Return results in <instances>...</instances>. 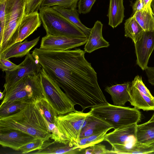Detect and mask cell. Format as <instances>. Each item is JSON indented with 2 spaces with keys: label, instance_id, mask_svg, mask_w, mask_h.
I'll list each match as a JSON object with an SVG mask.
<instances>
[{
  "label": "cell",
  "instance_id": "1",
  "mask_svg": "<svg viewBox=\"0 0 154 154\" xmlns=\"http://www.w3.org/2000/svg\"><path fill=\"white\" fill-rule=\"evenodd\" d=\"M80 48L64 51L36 48L32 54L49 75L75 104L86 108L108 103L98 84L97 73Z\"/></svg>",
  "mask_w": 154,
  "mask_h": 154
},
{
  "label": "cell",
  "instance_id": "2",
  "mask_svg": "<svg viewBox=\"0 0 154 154\" xmlns=\"http://www.w3.org/2000/svg\"><path fill=\"white\" fill-rule=\"evenodd\" d=\"M13 130L46 140L50 139L51 133L48 122L37 100L26 103L23 109L14 114L0 118V132Z\"/></svg>",
  "mask_w": 154,
  "mask_h": 154
},
{
  "label": "cell",
  "instance_id": "3",
  "mask_svg": "<svg viewBox=\"0 0 154 154\" xmlns=\"http://www.w3.org/2000/svg\"><path fill=\"white\" fill-rule=\"evenodd\" d=\"M39 11L47 35L88 38L79 28L52 7H41Z\"/></svg>",
  "mask_w": 154,
  "mask_h": 154
},
{
  "label": "cell",
  "instance_id": "4",
  "mask_svg": "<svg viewBox=\"0 0 154 154\" xmlns=\"http://www.w3.org/2000/svg\"><path fill=\"white\" fill-rule=\"evenodd\" d=\"M93 116L110 124L115 129L141 121V113L134 108L107 104L91 108Z\"/></svg>",
  "mask_w": 154,
  "mask_h": 154
},
{
  "label": "cell",
  "instance_id": "5",
  "mask_svg": "<svg viewBox=\"0 0 154 154\" xmlns=\"http://www.w3.org/2000/svg\"><path fill=\"white\" fill-rule=\"evenodd\" d=\"M92 114L90 110L86 113L82 111H76L58 115L54 123L58 128L61 142L65 144L69 143L78 148L84 123Z\"/></svg>",
  "mask_w": 154,
  "mask_h": 154
},
{
  "label": "cell",
  "instance_id": "6",
  "mask_svg": "<svg viewBox=\"0 0 154 154\" xmlns=\"http://www.w3.org/2000/svg\"><path fill=\"white\" fill-rule=\"evenodd\" d=\"M5 1V24L2 39L0 43V54L15 43L18 27L25 14V0Z\"/></svg>",
  "mask_w": 154,
  "mask_h": 154
},
{
  "label": "cell",
  "instance_id": "7",
  "mask_svg": "<svg viewBox=\"0 0 154 154\" xmlns=\"http://www.w3.org/2000/svg\"><path fill=\"white\" fill-rule=\"evenodd\" d=\"M5 92L0 105L14 101L27 103L44 97L39 74L23 78Z\"/></svg>",
  "mask_w": 154,
  "mask_h": 154
},
{
  "label": "cell",
  "instance_id": "8",
  "mask_svg": "<svg viewBox=\"0 0 154 154\" xmlns=\"http://www.w3.org/2000/svg\"><path fill=\"white\" fill-rule=\"evenodd\" d=\"M39 75L44 97L58 115L76 111L75 104L42 67Z\"/></svg>",
  "mask_w": 154,
  "mask_h": 154
},
{
  "label": "cell",
  "instance_id": "9",
  "mask_svg": "<svg viewBox=\"0 0 154 154\" xmlns=\"http://www.w3.org/2000/svg\"><path fill=\"white\" fill-rule=\"evenodd\" d=\"M137 124L119 127L106 134L104 141L112 146L114 154H124L136 142Z\"/></svg>",
  "mask_w": 154,
  "mask_h": 154
},
{
  "label": "cell",
  "instance_id": "10",
  "mask_svg": "<svg viewBox=\"0 0 154 154\" xmlns=\"http://www.w3.org/2000/svg\"><path fill=\"white\" fill-rule=\"evenodd\" d=\"M20 64V68L13 71L5 72V82L3 86L5 92L23 78L29 75L39 74L42 68L38 61L30 53L26 55Z\"/></svg>",
  "mask_w": 154,
  "mask_h": 154
},
{
  "label": "cell",
  "instance_id": "11",
  "mask_svg": "<svg viewBox=\"0 0 154 154\" xmlns=\"http://www.w3.org/2000/svg\"><path fill=\"white\" fill-rule=\"evenodd\" d=\"M88 38L72 37L47 35L42 38L40 48L56 51L70 50L85 44Z\"/></svg>",
  "mask_w": 154,
  "mask_h": 154
},
{
  "label": "cell",
  "instance_id": "12",
  "mask_svg": "<svg viewBox=\"0 0 154 154\" xmlns=\"http://www.w3.org/2000/svg\"><path fill=\"white\" fill-rule=\"evenodd\" d=\"M134 45L137 64L145 70L148 66L149 58L154 50V31H144L141 38Z\"/></svg>",
  "mask_w": 154,
  "mask_h": 154
},
{
  "label": "cell",
  "instance_id": "13",
  "mask_svg": "<svg viewBox=\"0 0 154 154\" xmlns=\"http://www.w3.org/2000/svg\"><path fill=\"white\" fill-rule=\"evenodd\" d=\"M36 138L18 131L0 132V144L3 147L19 151L21 147L31 142Z\"/></svg>",
  "mask_w": 154,
  "mask_h": 154
},
{
  "label": "cell",
  "instance_id": "14",
  "mask_svg": "<svg viewBox=\"0 0 154 154\" xmlns=\"http://www.w3.org/2000/svg\"><path fill=\"white\" fill-rule=\"evenodd\" d=\"M42 23L38 12L25 14L17 30L15 43L22 42L36 31Z\"/></svg>",
  "mask_w": 154,
  "mask_h": 154
},
{
  "label": "cell",
  "instance_id": "15",
  "mask_svg": "<svg viewBox=\"0 0 154 154\" xmlns=\"http://www.w3.org/2000/svg\"><path fill=\"white\" fill-rule=\"evenodd\" d=\"M103 24L99 20L95 22L91 28L88 41L85 45L84 51L91 53L94 51L102 48H107L109 44L103 37L102 28Z\"/></svg>",
  "mask_w": 154,
  "mask_h": 154
},
{
  "label": "cell",
  "instance_id": "16",
  "mask_svg": "<svg viewBox=\"0 0 154 154\" xmlns=\"http://www.w3.org/2000/svg\"><path fill=\"white\" fill-rule=\"evenodd\" d=\"M40 36L28 41L27 40L23 42H18L11 46L4 52L0 54V57L6 59L11 58L21 57L28 54L30 50L38 43Z\"/></svg>",
  "mask_w": 154,
  "mask_h": 154
},
{
  "label": "cell",
  "instance_id": "17",
  "mask_svg": "<svg viewBox=\"0 0 154 154\" xmlns=\"http://www.w3.org/2000/svg\"><path fill=\"white\" fill-rule=\"evenodd\" d=\"M81 150L77 146L69 143H62L50 140L45 141L41 149L33 153V154H74Z\"/></svg>",
  "mask_w": 154,
  "mask_h": 154
},
{
  "label": "cell",
  "instance_id": "18",
  "mask_svg": "<svg viewBox=\"0 0 154 154\" xmlns=\"http://www.w3.org/2000/svg\"><path fill=\"white\" fill-rule=\"evenodd\" d=\"M131 85V82H126L107 87L105 90L110 95L113 105L124 106L125 104L130 101L129 90Z\"/></svg>",
  "mask_w": 154,
  "mask_h": 154
},
{
  "label": "cell",
  "instance_id": "19",
  "mask_svg": "<svg viewBox=\"0 0 154 154\" xmlns=\"http://www.w3.org/2000/svg\"><path fill=\"white\" fill-rule=\"evenodd\" d=\"M131 105L138 109L154 110V98H151L131 85L129 90Z\"/></svg>",
  "mask_w": 154,
  "mask_h": 154
},
{
  "label": "cell",
  "instance_id": "20",
  "mask_svg": "<svg viewBox=\"0 0 154 154\" xmlns=\"http://www.w3.org/2000/svg\"><path fill=\"white\" fill-rule=\"evenodd\" d=\"M112 128L113 127L110 124L92 114L87 124L82 130L80 138L88 137Z\"/></svg>",
  "mask_w": 154,
  "mask_h": 154
},
{
  "label": "cell",
  "instance_id": "21",
  "mask_svg": "<svg viewBox=\"0 0 154 154\" xmlns=\"http://www.w3.org/2000/svg\"><path fill=\"white\" fill-rule=\"evenodd\" d=\"M124 10L123 0H109L107 15L109 25L114 28L120 25L125 17Z\"/></svg>",
  "mask_w": 154,
  "mask_h": 154
},
{
  "label": "cell",
  "instance_id": "22",
  "mask_svg": "<svg viewBox=\"0 0 154 154\" xmlns=\"http://www.w3.org/2000/svg\"><path fill=\"white\" fill-rule=\"evenodd\" d=\"M136 137L137 141L144 143L154 142V120L149 119L143 123L137 124Z\"/></svg>",
  "mask_w": 154,
  "mask_h": 154
},
{
  "label": "cell",
  "instance_id": "23",
  "mask_svg": "<svg viewBox=\"0 0 154 154\" xmlns=\"http://www.w3.org/2000/svg\"><path fill=\"white\" fill-rule=\"evenodd\" d=\"M83 31L88 38L91 28H88L81 22L79 12L76 8H67L58 6L52 7Z\"/></svg>",
  "mask_w": 154,
  "mask_h": 154
},
{
  "label": "cell",
  "instance_id": "24",
  "mask_svg": "<svg viewBox=\"0 0 154 154\" xmlns=\"http://www.w3.org/2000/svg\"><path fill=\"white\" fill-rule=\"evenodd\" d=\"M132 16L144 31H154V13L151 6L136 12Z\"/></svg>",
  "mask_w": 154,
  "mask_h": 154
},
{
  "label": "cell",
  "instance_id": "25",
  "mask_svg": "<svg viewBox=\"0 0 154 154\" xmlns=\"http://www.w3.org/2000/svg\"><path fill=\"white\" fill-rule=\"evenodd\" d=\"M124 29L125 36L131 38L134 43L141 38L144 31L133 16L125 20Z\"/></svg>",
  "mask_w": 154,
  "mask_h": 154
},
{
  "label": "cell",
  "instance_id": "26",
  "mask_svg": "<svg viewBox=\"0 0 154 154\" xmlns=\"http://www.w3.org/2000/svg\"><path fill=\"white\" fill-rule=\"evenodd\" d=\"M37 102L47 122L54 123L55 118L58 115L47 100L43 97L37 99Z\"/></svg>",
  "mask_w": 154,
  "mask_h": 154
},
{
  "label": "cell",
  "instance_id": "27",
  "mask_svg": "<svg viewBox=\"0 0 154 154\" xmlns=\"http://www.w3.org/2000/svg\"><path fill=\"white\" fill-rule=\"evenodd\" d=\"M26 104L20 101H14L0 105V118L8 116L17 112L24 107Z\"/></svg>",
  "mask_w": 154,
  "mask_h": 154
},
{
  "label": "cell",
  "instance_id": "28",
  "mask_svg": "<svg viewBox=\"0 0 154 154\" xmlns=\"http://www.w3.org/2000/svg\"><path fill=\"white\" fill-rule=\"evenodd\" d=\"M154 152V142L150 144H144L137 142L124 154H143Z\"/></svg>",
  "mask_w": 154,
  "mask_h": 154
},
{
  "label": "cell",
  "instance_id": "29",
  "mask_svg": "<svg viewBox=\"0 0 154 154\" xmlns=\"http://www.w3.org/2000/svg\"><path fill=\"white\" fill-rule=\"evenodd\" d=\"M79 0H44L41 7L58 6L67 8H76Z\"/></svg>",
  "mask_w": 154,
  "mask_h": 154
},
{
  "label": "cell",
  "instance_id": "30",
  "mask_svg": "<svg viewBox=\"0 0 154 154\" xmlns=\"http://www.w3.org/2000/svg\"><path fill=\"white\" fill-rule=\"evenodd\" d=\"M45 139L37 138L31 142L21 147L19 149L22 154L29 153L30 152L40 149L44 142Z\"/></svg>",
  "mask_w": 154,
  "mask_h": 154
},
{
  "label": "cell",
  "instance_id": "31",
  "mask_svg": "<svg viewBox=\"0 0 154 154\" xmlns=\"http://www.w3.org/2000/svg\"><path fill=\"white\" fill-rule=\"evenodd\" d=\"M44 0H25V14L38 12Z\"/></svg>",
  "mask_w": 154,
  "mask_h": 154
},
{
  "label": "cell",
  "instance_id": "32",
  "mask_svg": "<svg viewBox=\"0 0 154 154\" xmlns=\"http://www.w3.org/2000/svg\"><path fill=\"white\" fill-rule=\"evenodd\" d=\"M86 154H113L112 150L107 149L105 145L98 143L87 148L85 149Z\"/></svg>",
  "mask_w": 154,
  "mask_h": 154
},
{
  "label": "cell",
  "instance_id": "33",
  "mask_svg": "<svg viewBox=\"0 0 154 154\" xmlns=\"http://www.w3.org/2000/svg\"><path fill=\"white\" fill-rule=\"evenodd\" d=\"M131 85L149 97L154 98L143 83L141 76L136 75L131 83Z\"/></svg>",
  "mask_w": 154,
  "mask_h": 154
},
{
  "label": "cell",
  "instance_id": "34",
  "mask_svg": "<svg viewBox=\"0 0 154 154\" xmlns=\"http://www.w3.org/2000/svg\"><path fill=\"white\" fill-rule=\"evenodd\" d=\"M96 0H79L78 11L79 14H86L91 10Z\"/></svg>",
  "mask_w": 154,
  "mask_h": 154
},
{
  "label": "cell",
  "instance_id": "35",
  "mask_svg": "<svg viewBox=\"0 0 154 154\" xmlns=\"http://www.w3.org/2000/svg\"><path fill=\"white\" fill-rule=\"evenodd\" d=\"M108 131H105L88 137L87 148L103 141Z\"/></svg>",
  "mask_w": 154,
  "mask_h": 154
},
{
  "label": "cell",
  "instance_id": "36",
  "mask_svg": "<svg viewBox=\"0 0 154 154\" xmlns=\"http://www.w3.org/2000/svg\"><path fill=\"white\" fill-rule=\"evenodd\" d=\"M21 67L20 64L17 65L8 59L0 57V68L2 71H12Z\"/></svg>",
  "mask_w": 154,
  "mask_h": 154
},
{
  "label": "cell",
  "instance_id": "37",
  "mask_svg": "<svg viewBox=\"0 0 154 154\" xmlns=\"http://www.w3.org/2000/svg\"><path fill=\"white\" fill-rule=\"evenodd\" d=\"M5 0H0V41L2 42L4 32L5 19Z\"/></svg>",
  "mask_w": 154,
  "mask_h": 154
},
{
  "label": "cell",
  "instance_id": "38",
  "mask_svg": "<svg viewBox=\"0 0 154 154\" xmlns=\"http://www.w3.org/2000/svg\"><path fill=\"white\" fill-rule=\"evenodd\" d=\"M48 123L49 129L51 133L50 139L55 141L61 143L59 132L55 124Z\"/></svg>",
  "mask_w": 154,
  "mask_h": 154
},
{
  "label": "cell",
  "instance_id": "39",
  "mask_svg": "<svg viewBox=\"0 0 154 154\" xmlns=\"http://www.w3.org/2000/svg\"><path fill=\"white\" fill-rule=\"evenodd\" d=\"M149 82L154 85V67L148 66L145 70Z\"/></svg>",
  "mask_w": 154,
  "mask_h": 154
},
{
  "label": "cell",
  "instance_id": "40",
  "mask_svg": "<svg viewBox=\"0 0 154 154\" xmlns=\"http://www.w3.org/2000/svg\"><path fill=\"white\" fill-rule=\"evenodd\" d=\"M143 8V5L140 0H136L132 6L133 15L136 12Z\"/></svg>",
  "mask_w": 154,
  "mask_h": 154
},
{
  "label": "cell",
  "instance_id": "41",
  "mask_svg": "<svg viewBox=\"0 0 154 154\" xmlns=\"http://www.w3.org/2000/svg\"><path fill=\"white\" fill-rule=\"evenodd\" d=\"M153 0H140L143 5V9L147 8L151 6V4Z\"/></svg>",
  "mask_w": 154,
  "mask_h": 154
},
{
  "label": "cell",
  "instance_id": "42",
  "mask_svg": "<svg viewBox=\"0 0 154 154\" xmlns=\"http://www.w3.org/2000/svg\"><path fill=\"white\" fill-rule=\"evenodd\" d=\"M5 92L3 91V92H2L1 91L0 92V100H2L3 97H4L5 95L4 94V93Z\"/></svg>",
  "mask_w": 154,
  "mask_h": 154
},
{
  "label": "cell",
  "instance_id": "43",
  "mask_svg": "<svg viewBox=\"0 0 154 154\" xmlns=\"http://www.w3.org/2000/svg\"><path fill=\"white\" fill-rule=\"evenodd\" d=\"M151 7L152 8L153 12L154 13V0H153L152 2Z\"/></svg>",
  "mask_w": 154,
  "mask_h": 154
},
{
  "label": "cell",
  "instance_id": "44",
  "mask_svg": "<svg viewBox=\"0 0 154 154\" xmlns=\"http://www.w3.org/2000/svg\"><path fill=\"white\" fill-rule=\"evenodd\" d=\"M150 119L152 120H154V112L153 114L152 115V116L150 118Z\"/></svg>",
  "mask_w": 154,
  "mask_h": 154
}]
</instances>
